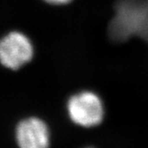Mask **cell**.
I'll list each match as a JSON object with an SVG mask.
<instances>
[{"label":"cell","instance_id":"1","mask_svg":"<svg viewBox=\"0 0 148 148\" xmlns=\"http://www.w3.org/2000/svg\"><path fill=\"white\" fill-rule=\"evenodd\" d=\"M66 107L70 120L82 127L98 126L104 119L103 102L92 90H82L71 95Z\"/></svg>","mask_w":148,"mask_h":148},{"label":"cell","instance_id":"2","mask_svg":"<svg viewBox=\"0 0 148 148\" xmlns=\"http://www.w3.org/2000/svg\"><path fill=\"white\" fill-rule=\"evenodd\" d=\"M34 55L31 40L19 32H12L0 40V63L12 70H17L29 63Z\"/></svg>","mask_w":148,"mask_h":148},{"label":"cell","instance_id":"3","mask_svg":"<svg viewBox=\"0 0 148 148\" xmlns=\"http://www.w3.org/2000/svg\"><path fill=\"white\" fill-rule=\"evenodd\" d=\"M16 140L19 148H49L50 132L43 119L30 117L17 123Z\"/></svg>","mask_w":148,"mask_h":148},{"label":"cell","instance_id":"4","mask_svg":"<svg viewBox=\"0 0 148 148\" xmlns=\"http://www.w3.org/2000/svg\"><path fill=\"white\" fill-rule=\"evenodd\" d=\"M45 2H46L49 4H52V5H65L68 4L69 3H71L73 0H44Z\"/></svg>","mask_w":148,"mask_h":148},{"label":"cell","instance_id":"5","mask_svg":"<svg viewBox=\"0 0 148 148\" xmlns=\"http://www.w3.org/2000/svg\"><path fill=\"white\" fill-rule=\"evenodd\" d=\"M88 148H90V147H88Z\"/></svg>","mask_w":148,"mask_h":148}]
</instances>
